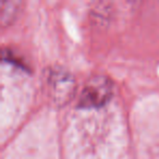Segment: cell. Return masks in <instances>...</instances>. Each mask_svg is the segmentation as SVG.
<instances>
[{"instance_id": "cell-1", "label": "cell", "mask_w": 159, "mask_h": 159, "mask_svg": "<svg viewBox=\"0 0 159 159\" xmlns=\"http://www.w3.org/2000/svg\"><path fill=\"white\" fill-rule=\"evenodd\" d=\"M113 94L112 81L104 74L89 77L80 93L77 106L80 108H98L106 105Z\"/></svg>"}, {"instance_id": "cell-2", "label": "cell", "mask_w": 159, "mask_h": 159, "mask_svg": "<svg viewBox=\"0 0 159 159\" xmlns=\"http://www.w3.org/2000/svg\"><path fill=\"white\" fill-rule=\"evenodd\" d=\"M47 86L52 102L58 106L66 105L75 93V80L72 73L62 66L49 70L47 76Z\"/></svg>"}, {"instance_id": "cell-3", "label": "cell", "mask_w": 159, "mask_h": 159, "mask_svg": "<svg viewBox=\"0 0 159 159\" xmlns=\"http://www.w3.org/2000/svg\"><path fill=\"white\" fill-rule=\"evenodd\" d=\"M20 6V1H16V0H1L0 1V22L3 27L13 22L19 13Z\"/></svg>"}]
</instances>
